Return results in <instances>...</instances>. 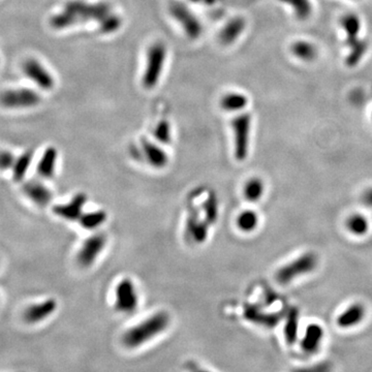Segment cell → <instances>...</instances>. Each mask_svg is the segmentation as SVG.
<instances>
[{
    "mask_svg": "<svg viewBox=\"0 0 372 372\" xmlns=\"http://www.w3.org/2000/svg\"><path fill=\"white\" fill-rule=\"evenodd\" d=\"M105 245H107V237L101 233L88 237L78 252V264L83 268H89L101 255Z\"/></svg>",
    "mask_w": 372,
    "mask_h": 372,
    "instance_id": "52a82bcc",
    "label": "cell"
},
{
    "mask_svg": "<svg viewBox=\"0 0 372 372\" xmlns=\"http://www.w3.org/2000/svg\"><path fill=\"white\" fill-rule=\"evenodd\" d=\"M323 337V328L317 324H311L306 328L304 337L301 341V347L307 353H313L318 349Z\"/></svg>",
    "mask_w": 372,
    "mask_h": 372,
    "instance_id": "2e32d148",
    "label": "cell"
},
{
    "mask_svg": "<svg viewBox=\"0 0 372 372\" xmlns=\"http://www.w3.org/2000/svg\"><path fill=\"white\" fill-rule=\"evenodd\" d=\"M277 295L274 293V292H271V291H267L266 292V295H265V300H266V303H267L268 305L269 304H272L274 303L275 301L277 300Z\"/></svg>",
    "mask_w": 372,
    "mask_h": 372,
    "instance_id": "836d02e7",
    "label": "cell"
},
{
    "mask_svg": "<svg viewBox=\"0 0 372 372\" xmlns=\"http://www.w3.org/2000/svg\"><path fill=\"white\" fill-rule=\"evenodd\" d=\"M57 308V302L54 299H48L44 302L34 304L30 306L24 314L26 322L28 323H39L46 320L47 317L55 312Z\"/></svg>",
    "mask_w": 372,
    "mask_h": 372,
    "instance_id": "5bb4252c",
    "label": "cell"
},
{
    "mask_svg": "<svg viewBox=\"0 0 372 372\" xmlns=\"http://www.w3.org/2000/svg\"><path fill=\"white\" fill-rule=\"evenodd\" d=\"M264 183L260 178H252L248 180L243 188V193L246 201L248 202H258L261 200L264 194Z\"/></svg>",
    "mask_w": 372,
    "mask_h": 372,
    "instance_id": "d4e9b609",
    "label": "cell"
},
{
    "mask_svg": "<svg viewBox=\"0 0 372 372\" xmlns=\"http://www.w3.org/2000/svg\"><path fill=\"white\" fill-rule=\"evenodd\" d=\"M23 73L32 82L44 90H51L55 85V80L48 69L37 59H27L23 63Z\"/></svg>",
    "mask_w": 372,
    "mask_h": 372,
    "instance_id": "30bf717a",
    "label": "cell"
},
{
    "mask_svg": "<svg viewBox=\"0 0 372 372\" xmlns=\"http://www.w3.org/2000/svg\"><path fill=\"white\" fill-rule=\"evenodd\" d=\"M316 256L312 253H307L283 266L276 272L275 278L279 285L286 286L291 283L295 278L312 272L316 268Z\"/></svg>",
    "mask_w": 372,
    "mask_h": 372,
    "instance_id": "7a4b0ae2",
    "label": "cell"
},
{
    "mask_svg": "<svg viewBox=\"0 0 372 372\" xmlns=\"http://www.w3.org/2000/svg\"><path fill=\"white\" fill-rule=\"evenodd\" d=\"M57 150L54 147H49L44 152L38 165V173L43 178H51L55 173L57 163Z\"/></svg>",
    "mask_w": 372,
    "mask_h": 372,
    "instance_id": "d6986e66",
    "label": "cell"
},
{
    "mask_svg": "<svg viewBox=\"0 0 372 372\" xmlns=\"http://www.w3.org/2000/svg\"><path fill=\"white\" fill-rule=\"evenodd\" d=\"M293 52L296 56H298L299 58L303 59V60H310L314 57V54H315L313 47L310 44L303 43V42L296 43L293 46Z\"/></svg>",
    "mask_w": 372,
    "mask_h": 372,
    "instance_id": "83f0119b",
    "label": "cell"
},
{
    "mask_svg": "<svg viewBox=\"0 0 372 372\" xmlns=\"http://www.w3.org/2000/svg\"><path fill=\"white\" fill-rule=\"evenodd\" d=\"M365 317V307L361 303H355L345 309L337 318L340 328H350L360 324Z\"/></svg>",
    "mask_w": 372,
    "mask_h": 372,
    "instance_id": "e0dca14e",
    "label": "cell"
},
{
    "mask_svg": "<svg viewBox=\"0 0 372 372\" xmlns=\"http://www.w3.org/2000/svg\"><path fill=\"white\" fill-rule=\"evenodd\" d=\"M283 2L289 3L291 6H293L297 14L301 18H305L310 12V6L308 0H283Z\"/></svg>",
    "mask_w": 372,
    "mask_h": 372,
    "instance_id": "4dcf8cb0",
    "label": "cell"
},
{
    "mask_svg": "<svg viewBox=\"0 0 372 372\" xmlns=\"http://www.w3.org/2000/svg\"><path fill=\"white\" fill-rule=\"evenodd\" d=\"M237 227L243 233H252L258 227L259 216L253 210H245L236 219Z\"/></svg>",
    "mask_w": 372,
    "mask_h": 372,
    "instance_id": "cb8c5ba5",
    "label": "cell"
},
{
    "mask_svg": "<svg viewBox=\"0 0 372 372\" xmlns=\"http://www.w3.org/2000/svg\"><path fill=\"white\" fill-rule=\"evenodd\" d=\"M40 94L29 88L9 89L0 95V103L8 109H28L41 102Z\"/></svg>",
    "mask_w": 372,
    "mask_h": 372,
    "instance_id": "5b68a950",
    "label": "cell"
},
{
    "mask_svg": "<svg viewBox=\"0 0 372 372\" xmlns=\"http://www.w3.org/2000/svg\"><path fill=\"white\" fill-rule=\"evenodd\" d=\"M362 202L369 206V207H372V188H369L367 189L362 196Z\"/></svg>",
    "mask_w": 372,
    "mask_h": 372,
    "instance_id": "d6a6232c",
    "label": "cell"
},
{
    "mask_svg": "<svg viewBox=\"0 0 372 372\" xmlns=\"http://www.w3.org/2000/svg\"><path fill=\"white\" fill-rule=\"evenodd\" d=\"M146 162L154 169H164L167 167L169 157L167 152L158 145L146 139L142 140L141 149Z\"/></svg>",
    "mask_w": 372,
    "mask_h": 372,
    "instance_id": "7c38bea8",
    "label": "cell"
},
{
    "mask_svg": "<svg viewBox=\"0 0 372 372\" xmlns=\"http://www.w3.org/2000/svg\"><path fill=\"white\" fill-rule=\"evenodd\" d=\"M101 25V31L102 32H105V33H111L115 30H117L120 25H121V20L120 18L117 17V16H114V15H108L107 17L104 18V19H102L100 21Z\"/></svg>",
    "mask_w": 372,
    "mask_h": 372,
    "instance_id": "f546056e",
    "label": "cell"
},
{
    "mask_svg": "<svg viewBox=\"0 0 372 372\" xmlns=\"http://www.w3.org/2000/svg\"><path fill=\"white\" fill-rule=\"evenodd\" d=\"M233 130L235 138V156L237 161L242 162L246 158L250 146L251 132V115L242 114L233 121Z\"/></svg>",
    "mask_w": 372,
    "mask_h": 372,
    "instance_id": "ba28073f",
    "label": "cell"
},
{
    "mask_svg": "<svg viewBox=\"0 0 372 372\" xmlns=\"http://www.w3.org/2000/svg\"><path fill=\"white\" fill-rule=\"evenodd\" d=\"M32 157V151H26L16 159L13 167V176L15 181L21 182L25 178L26 173L31 165Z\"/></svg>",
    "mask_w": 372,
    "mask_h": 372,
    "instance_id": "603a6c76",
    "label": "cell"
},
{
    "mask_svg": "<svg viewBox=\"0 0 372 372\" xmlns=\"http://www.w3.org/2000/svg\"><path fill=\"white\" fill-rule=\"evenodd\" d=\"M86 202L87 197L85 196V193H77L68 203L53 207V212L57 216L68 221L79 220L81 215L84 213L83 208Z\"/></svg>",
    "mask_w": 372,
    "mask_h": 372,
    "instance_id": "8fae6325",
    "label": "cell"
},
{
    "mask_svg": "<svg viewBox=\"0 0 372 372\" xmlns=\"http://www.w3.org/2000/svg\"><path fill=\"white\" fill-rule=\"evenodd\" d=\"M170 13L183 27L187 37L190 39H198L202 32V25L188 8L181 3L174 2L170 5Z\"/></svg>",
    "mask_w": 372,
    "mask_h": 372,
    "instance_id": "9c48e42d",
    "label": "cell"
},
{
    "mask_svg": "<svg viewBox=\"0 0 372 372\" xmlns=\"http://www.w3.org/2000/svg\"><path fill=\"white\" fill-rule=\"evenodd\" d=\"M244 316L247 321L271 329L279 324L282 318V313L264 312L256 305H248L245 307Z\"/></svg>",
    "mask_w": 372,
    "mask_h": 372,
    "instance_id": "4fadbf2b",
    "label": "cell"
},
{
    "mask_svg": "<svg viewBox=\"0 0 372 372\" xmlns=\"http://www.w3.org/2000/svg\"><path fill=\"white\" fill-rule=\"evenodd\" d=\"M245 27V21L242 18H234L231 21H228L223 29L220 31L219 40L223 45H229L238 39L239 35L242 33Z\"/></svg>",
    "mask_w": 372,
    "mask_h": 372,
    "instance_id": "ffe728a7",
    "label": "cell"
},
{
    "mask_svg": "<svg viewBox=\"0 0 372 372\" xmlns=\"http://www.w3.org/2000/svg\"><path fill=\"white\" fill-rule=\"evenodd\" d=\"M31 201L39 206H46L52 200L51 190L38 181H29L23 187Z\"/></svg>",
    "mask_w": 372,
    "mask_h": 372,
    "instance_id": "9a60e30c",
    "label": "cell"
},
{
    "mask_svg": "<svg viewBox=\"0 0 372 372\" xmlns=\"http://www.w3.org/2000/svg\"><path fill=\"white\" fill-rule=\"evenodd\" d=\"M191 2H194V3H196V2H200V0H191Z\"/></svg>",
    "mask_w": 372,
    "mask_h": 372,
    "instance_id": "e575fe53",
    "label": "cell"
},
{
    "mask_svg": "<svg viewBox=\"0 0 372 372\" xmlns=\"http://www.w3.org/2000/svg\"><path fill=\"white\" fill-rule=\"evenodd\" d=\"M15 156L9 151H0V170H8L14 167Z\"/></svg>",
    "mask_w": 372,
    "mask_h": 372,
    "instance_id": "1f68e13d",
    "label": "cell"
},
{
    "mask_svg": "<svg viewBox=\"0 0 372 372\" xmlns=\"http://www.w3.org/2000/svg\"><path fill=\"white\" fill-rule=\"evenodd\" d=\"M63 9L73 13L78 18L79 22H85L88 20L101 21L111 14L109 5L104 3L89 5L80 2V0H72V2L65 4Z\"/></svg>",
    "mask_w": 372,
    "mask_h": 372,
    "instance_id": "8992f818",
    "label": "cell"
},
{
    "mask_svg": "<svg viewBox=\"0 0 372 372\" xmlns=\"http://www.w3.org/2000/svg\"><path fill=\"white\" fill-rule=\"evenodd\" d=\"M342 26L346 30L348 34V45L352 48V51H358L365 49L366 43L365 42H358L357 41V34L360 29V22L359 19L353 15L345 16L342 19Z\"/></svg>",
    "mask_w": 372,
    "mask_h": 372,
    "instance_id": "ac0fdd59",
    "label": "cell"
},
{
    "mask_svg": "<svg viewBox=\"0 0 372 372\" xmlns=\"http://www.w3.org/2000/svg\"><path fill=\"white\" fill-rule=\"evenodd\" d=\"M346 227L351 234L363 236L368 232L369 222L367 218L361 214H352L346 220Z\"/></svg>",
    "mask_w": 372,
    "mask_h": 372,
    "instance_id": "484cf974",
    "label": "cell"
},
{
    "mask_svg": "<svg viewBox=\"0 0 372 372\" xmlns=\"http://www.w3.org/2000/svg\"><path fill=\"white\" fill-rule=\"evenodd\" d=\"M299 327V311L293 307L287 314V320L285 325V337L288 344H294L297 341Z\"/></svg>",
    "mask_w": 372,
    "mask_h": 372,
    "instance_id": "7402d4cb",
    "label": "cell"
},
{
    "mask_svg": "<svg viewBox=\"0 0 372 372\" xmlns=\"http://www.w3.org/2000/svg\"><path fill=\"white\" fill-rule=\"evenodd\" d=\"M108 219L107 212L103 210H94L89 212H84L81 215L79 222L81 226L88 231H95L98 227H100L105 220Z\"/></svg>",
    "mask_w": 372,
    "mask_h": 372,
    "instance_id": "44dd1931",
    "label": "cell"
},
{
    "mask_svg": "<svg viewBox=\"0 0 372 372\" xmlns=\"http://www.w3.org/2000/svg\"><path fill=\"white\" fill-rule=\"evenodd\" d=\"M171 323L170 314L157 311L137 325L129 328L122 335V342L128 348H137L164 333Z\"/></svg>",
    "mask_w": 372,
    "mask_h": 372,
    "instance_id": "6da1fadb",
    "label": "cell"
},
{
    "mask_svg": "<svg viewBox=\"0 0 372 372\" xmlns=\"http://www.w3.org/2000/svg\"><path fill=\"white\" fill-rule=\"evenodd\" d=\"M154 138L163 144H169L171 141V130L168 121L159 122L154 130Z\"/></svg>",
    "mask_w": 372,
    "mask_h": 372,
    "instance_id": "f1b7e54d",
    "label": "cell"
},
{
    "mask_svg": "<svg viewBox=\"0 0 372 372\" xmlns=\"http://www.w3.org/2000/svg\"><path fill=\"white\" fill-rule=\"evenodd\" d=\"M139 306V294L135 282L129 278H122L115 287L114 307L120 313H132Z\"/></svg>",
    "mask_w": 372,
    "mask_h": 372,
    "instance_id": "277c9868",
    "label": "cell"
},
{
    "mask_svg": "<svg viewBox=\"0 0 372 372\" xmlns=\"http://www.w3.org/2000/svg\"><path fill=\"white\" fill-rule=\"evenodd\" d=\"M220 104L223 110L235 112L242 110L245 107L247 104V98L243 94L228 93L222 97Z\"/></svg>",
    "mask_w": 372,
    "mask_h": 372,
    "instance_id": "4316f807",
    "label": "cell"
},
{
    "mask_svg": "<svg viewBox=\"0 0 372 372\" xmlns=\"http://www.w3.org/2000/svg\"><path fill=\"white\" fill-rule=\"evenodd\" d=\"M167 50L164 44H153L147 53L146 68L143 76V85L147 89L155 87L161 78L164 64L166 61Z\"/></svg>",
    "mask_w": 372,
    "mask_h": 372,
    "instance_id": "3957f363",
    "label": "cell"
}]
</instances>
